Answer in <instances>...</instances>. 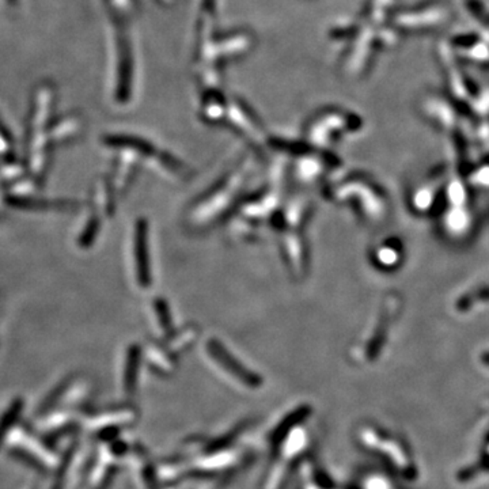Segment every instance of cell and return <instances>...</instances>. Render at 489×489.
I'll use <instances>...</instances> for the list:
<instances>
[{"instance_id":"obj_3","label":"cell","mask_w":489,"mask_h":489,"mask_svg":"<svg viewBox=\"0 0 489 489\" xmlns=\"http://www.w3.org/2000/svg\"><path fill=\"white\" fill-rule=\"evenodd\" d=\"M207 348H208L211 356H212L218 363H221L225 369H227V371H230V373L234 374V376H239V378L245 379L246 383H250V385H252V383L255 382L256 378L252 376V374H249V373L246 371V369H243L242 365L238 363V362L235 360V358H234L230 352H227L226 349H225V347H223L219 341H216V340H210Z\"/></svg>"},{"instance_id":"obj_8","label":"cell","mask_w":489,"mask_h":489,"mask_svg":"<svg viewBox=\"0 0 489 489\" xmlns=\"http://www.w3.org/2000/svg\"><path fill=\"white\" fill-rule=\"evenodd\" d=\"M98 231H100V216H93L80 235V239H79L80 245L90 246Z\"/></svg>"},{"instance_id":"obj_11","label":"cell","mask_w":489,"mask_h":489,"mask_svg":"<svg viewBox=\"0 0 489 489\" xmlns=\"http://www.w3.org/2000/svg\"><path fill=\"white\" fill-rule=\"evenodd\" d=\"M481 362H483V365H484L486 367H488L489 369V352L483 353V356H481Z\"/></svg>"},{"instance_id":"obj_5","label":"cell","mask_w":489,"mask_h":489,"mask_svg":"<svg viewBox=\"0 0 489 489\" xmlns=\"http://www.w3.org/2000/svg\"><path fill=\"white\" fill-rule=\"evenodd\" d=\"M6 201L15 207V208H24V210H70L75 208V203L73 201H66V200H42V199H33L22 194H15L10 196L6 199Z\"/></svg>"},{"instance_id":"obj_1","label":"cell","mask_w":489,"mask_h":489,"mask_svg":"<svg viewBox=\"0 0 489 489\" xmlns=\"http://www.w3.org/2000/svg\"><path fill=\"white\" fill-rule=\"evenodd\" d=\"M4 448H7L8 454H11L12 458H17L18 461L30 465L38 470L48 469L46 466L50 463L49 456H46V449L41 445L35 434L22 425L15 428Z\"/></svg>"},{"instance_id":"obj_7","label":"cell","mask_w":489,"mask_h":489,"mask_svg":"<svg viewBox=\"0 0 489 489\" xmlns=\"http://www.w3.org/2000/svg\"><path fill=\"white\" fill-rule=\"evenodd\" d=\"M0 159L6 162H14L12 139L4 125L0 122Z\"/></svg>"},{"instance_id":"obj_4","label":"cell","mask_w":489,"mask_h":489,"mask_svg":"<svg viewBox=\"0 0 489 489\" xmlns=\"http://www.w3.org/2000/svg\"><path fill=\"white\" fill-rule=\"evenodd\" d=\"M25 408V401L21 397H17L11 401L7 409L0 416V450L6 446L8 438L19 425V420Z\"/></svg>"},{"instance_id":"obj_12","label":"cell","mask_w":489,"mask_h":489,"mask_svg":"<svg viewBox=\"0 0 489 489\" xmlns=\"http://www.w3.org/2000/svg\"><path fill=\"white\" fill-rule=\"evenodd\" d=\"M4 1H6V4H7V6H10V7H15V6L18 4V1H19V0H4Z\"/></svg>"},{"instance_id":"obj_2","label":"cell","mask_w":489,"mask_h":489,"mask_svg":"<svg viewBox=\"0 0 489 489\" xmlns=\"http://www.w3.org/2000/svg\"><path fill=\"white\" fill-rule=\"evenodd\" d=\"M149 243H147V223L139 221L135 230V265L138 282L142 287L150 286V263H149Z\"/></svg>"},{"instance_id":"obj_6","label":"cell","mask_w":489,"mask_h":489,"mask_svg":"<svg viewBox=\"0 0 489 489\" xmlns=\"http://www.w3.org/2000/svg\"><path fill=\"white\" fill-rule=\"evenodd\" d=\"M400 246H394V245H382L378 248L376 250V263L380 265H387V266H393L394 264L398 263L400 259Z\"/></svg>"},{"instance_id":"obj_9","label":"cell","mask_w":489,"mask_h":489,"mask_svg":"<svg viewBox=\"0 0 489 489\" xmlns=\"http://www.w3.org/2000/svg\"><path fill=\"white\" fill-rule=\"evenodd\" d=\"M155 308H156V314H158V320L160 322V328L165 331H169L172 326V318L169 314V308L166 306L165 301L155 302Z\"/></svg>"},{"instance_id":"obj_10","label":"cell","mask_w":489,"mask_h":489,"mask_svg":"<svg viewBox=\"0 0 489 489\" xmlns=\"http://www.w3.org/2000/svg\"><path fill=\"white\" fill-rule=\"evenodd\" d=\"M472 180L476 187L489 188V165H483L480 169H477L472 174Z\"/></svg>"}]
</instances>
